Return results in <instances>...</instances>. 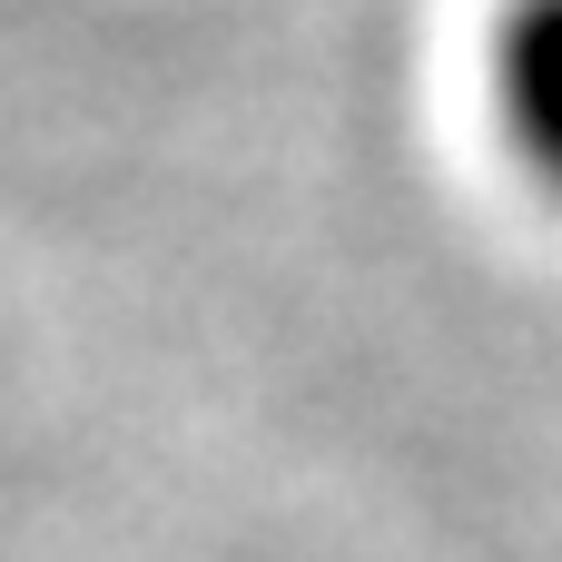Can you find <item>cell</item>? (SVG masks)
Instances as JSON below:
<instances>
[{"label": "cell", "mask_w": 562, "mask_h": 562, "mask_svg": "<svg viewBox=\"0 0 562 562\" xmlns=\"http://www.w3.org/2000/svg\"><path fill=\"white\" fill-rule=\"evenodd\" d=\"M484 89H494L504 148L533 168V188L562 198V0H504L494 10Z\"/></svg>", "instance_id": "1"}]
</instances>
